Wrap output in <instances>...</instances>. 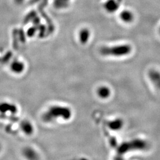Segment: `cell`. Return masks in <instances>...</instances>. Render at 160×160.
<instances>
[{"label": "cell", "instance_id": "13", "mask_svg": "<svg viewBox=\"0 0 160 160\" xmlns=\"http://www.w3.org/2000/svg\"><path fill=\"white\" fill-rule=\"evenodd\" d=\"M115 160H123V158H122L120 157H117L115 158Z\"/></svg>", "mask_w": 160, "mask_h": 160}, {"label": "cell", "instance_id": "9", "mask_svg": "<svg viewBox=\"0 0 160 160\" xmlns=\"http://www.w3.org/2000/svg\"><path fill=\"white\" fill-rule=\"evenodd\" d=\"M23 154L28 160H38L39 158L38 155L33 149L27 147L24 149Z\"/></svg>", "mask_w": 160, "mask_h": 160}, {"label": "cell", "instance_id": "2", "mask_svg": "<svg viewBox=\"0 0 160 160\" xmlns=\"http://www.w3.org/2000/svg\"><path fill=\"white\" fill-rule=\"evenodd\" d=\"M132 47L128 44H123L113 46H104L100 49L101 53L104 56H110L114 57H125L130 54Z\"/></svg>", "mask_w": 160, "mask_h": 160}, {"label": "cell", "instance_id": "3", "mask_svg": "<svg viewBox=\"0 0 160 160\" xmlns=\"http://www.w3.org/2000/svg\"><path fill=\"white\" fill-rule=\"evenodd\" d=\"M148 144L142 139H134L130 142L122 143L118 148L119 154L122 155L133 150H143L147 148Z\"/></svg>", "mask_w": 160, "mask_h": 160}, {"label": "cell", "instance_id": "11", "mask_svg": "<svg viewBox=\"0 0 160 160\" xmlns=\"http://www.w3.org/2000/svg\"><path fill=\"white\" fill-rule=\"evenodd\" d=\"M123 126V121L120 119L112 120L108 123V126L113 130H118Z\"/></svg>", "mask_w": 160, "mask_h": 160}, {"label": "cell", "instance_id": "5", "mask_svg": "<svg viewBox=\"0 0 160 160\" xmlns=\"http://www.w3.org/2000/svg\"><path fill=\"white\" fill-rule=\"evenodd\" d=\"M25 69V65L22 61L15 60L10 65V69L14 74H19L22 73Z\"/></svg>", "mask_w": 160, "mask_h": 160}, {"label": "cell", "instance_id": "4", "mask_svg": "<svg viewBox=\"0 0 160 160\" xmlns=\"http://www.w3.org/2000/svg\"><path fill=\"white\" fill-rule=\"evenodd\" d=\"M120 3L117 0H107L103 4L104 9L109 13H114L118 10Z\"/></svg>", "mask_w": 160, "mask_h": 160}, {"label": "cell", "instance_id": "14", "mask_svg": "<svg viewBox=\"0 0 160 160\" xmlns=\"http://www.w3.org/2000/svg\"><path fill=\"white\" fill-rule=\"evenodd\" d=\"M23 0H17V2H21V1H22Z\"/></svg>", "mask_w": 160, "mask_h": 160}, {"label": "cell", "instance_id": "12", "mask_svg": "<svg viewBox=\"0 0 160 160\" xmlns=\"http://www.w3.org/2000/svg\"><path fill=\"white\" fill-rule=\"evenodd\" d=\"M22 129L26 133L30 135L33 131V128L32 125L28 121H24L21 125Z\"/></svg>", "mask_w": 160, "mask_h": 160}, {"label": "cell", "instance_id": "10", "mask_svg": "<svg viewBox=\"0 0 160 160\" xmlns=\"http://www.w3.org/2000/svg\"><path fill=\"white\" fill-rule=\"evenodd\" d=\"M98 96L103 98H106L110 95V90L106 86H101L97 90Z\"/></svg>", "mask_w": 160, "mask_h": 160}, {"label": "cell", "instance_id": "15", "mask_svg": "<svg viewBox=\"0 0 160 160\" xmlns=\"http://www.w3.org/2000/svg\"><path fill=\"white\" fill-rule=\"evenodd\" d=\"M1 145H0V151H1Z\"/></svg>", "mask_w": 160, "mask_h": 160}, {"label": "cell", "instance_id": "16", "mask_svg": "<svg viewBox=\"0 0 160 160\" xmlns=\"http://www.w3.org/2000/svg\"><path fill=\"white\" fill-rule=\"evenodd\" d=\"M159 31H160V29H159Z\"/></svg>", "mask_w": 160, "mask_h": 160}, {"label": "cell", "instance_id": "1", "mask_svg": "<svg viewBox=\"0 0 160 160\" xmlns=\"http://www.w3.org/2000/svg\"><path fill=\"white\" fill-rule=\"evenodd\" d=\"M71 116V111L69 108L63 106H55L49 109L43 114V118L44 120L48 122L59 118H61L63 119H68Z\"/></svg>", "mask_w": 160, "mask_h": 160}, {"label": "cell", "instance_id": "6", "mask_svg": "<svg viewBox=\"0 0 160 160\" xmlns=\"http://www.w3.org/2000/svg\"><path fill=\"white\" fill-rule=\"evenodd\" d=\"M91 32L87 28L81 29L78 33V39L82 45H86L90 39Z\"/></svg>", "mask_w": 160, "mask_h": 160}, {"label": "cell", "instance_id": "7", "mask_svg": "<svg viewBox=\"0 0 160 160\" xmlns=\"http://www.w3.org/2000/svg\"><path fill=\"white\" fill-rule=\"evenodd\" d=\"M120 20L125 23H131L133 21L135 16L133 13L129 10H124L119 14Z\"/></svg>", "mask_w": 160, "mask_h": 160}, {"label": "cell", "instance_id": "8", "mask_svg": "<svg viewBox=\"0 0 160 160\" xmlns=\"http://www.w3.org/2000/svg\"><path fill=\"white\" fill-rule=\"evenodd\" d=\"M148 77L152 83L160 90V72L157 70L151 69L149 71Z\"/></svg>", "mask_w": 160, "mask_h": 160}]
</instances>
